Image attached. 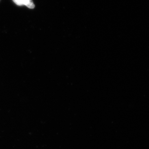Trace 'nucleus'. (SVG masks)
I'll list each match as a JSON object with an SVG mask.
<instances>
[{
  "mask_svg": "<svg viewBox=\"0 0 149 149\" xmlns=\"http://www.w3.org/2000/svg\"><path fill=\"white\" fill-rule=\"evenodd\" d=\"M13 1L17 6L24 5L30 9H33L35 7V4L32 0H13Z\"/></svg>",
  "mask_w": 149,
  "mask_h": 149,
  "instance_id": "f257e3e1",
  "label": "nucleus"
}]
</instances>
